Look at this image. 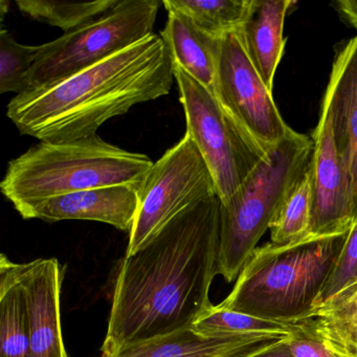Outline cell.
<instances>
[{"label": "cell", "instance_id": "6da1fadb", "mask_svg": "<svg viewBox=\"0 0 357 357\" xmlns=\"http://www.w3.org/2000/svg\"><path fill=\"white\" fill-rule=\"evenodd\" d=\"M218 196L169 223L147 245L124 257L114 282L102 354L193 328L214 305L220 250Z\"/></svg>", "mask_w": 357, "mask_h": 357}, {"label": "cell", "instance_id": "7a4b0ae2", "mask_svg": "<svg viewBox=\"0 0 357 357\" xmlns=\"http://www.w3.org/2000/svg\"><path fill=\"white\" fill-rule=\"evenodd\" d=\"M174 64L162 35L45 89L16 95L7 116L22 135L63 143L97 135L110 119L170 93Z\"/></svg>", "mask_w": 357, "mask_h": 357}, {"label": "cell", "instance_id": "3957f363", "mask_svg": "<svg viewBox=\"0 0 357 357\" xmlns=\"http://www.w3.org/2000/svg\"><path fill=\"white\" fill-rule=\"evenodd\" d=\"M154 162L145 154L96 135L63 143L41 142L14 158L0 190L22 217L51 198L110 185L142 187Z\"/></svg>", "mask_w": 357, "mask_h": 357}, {"label": "cell", "instance_id": "277c9868", "mask_svg": "<svg viewBox=\"0 0 357 357\" xmlns=\"http://www.w3.org/2000/svg\"><path fill=\"white\" fill-rule=\"evenodd\" d=\"M347 234H309L289 245L269 241L257 248L231 294L218 306L273 321L294 323L304 319L317 305Z\"/></svg>", "mask_w": 357, "mask_h": 357}, {"label": "cell", "instance_id": "5b68a950", "mask_svg": "<svg viewBox=\"0 0 357 357\" xmlns=\"http://www.w3.org/2000/svg\"><path fill=\"white\" fill-rule=\"evenodd\" d=\"M313 142L294 131L278 144L235 195L221 204L218 275L235 281L275 215L310 166Z\"/></svg>", "mask_w": 357, "mask_h": 357}, {"label": "cell", "instance_id": "8992f818", "mask_svg": "<svg viewBox=\"0 0 357 357\" xmlns=\"http://www.w3.org/2000/svg\"><path fill=\"white\" fill-rule=\"evenodd\" d=\"M160 5L158 0H119L97 20L40 45L24 93L61 82L147 38Z\"/></svg>", "mask_w": 357, "mask_h": 357}, {"label": "cell", "instance_id": "52a82bcc", "mask_svg": "<svg viewBox=\"0 0 357 357\" xmlns=\"http://www.w3.org/2000/svg\"><path fill=\"white\" fill-rule=\"evenodd\" d=\"M174 78L187 133L212 173L221 204H225L269 153L239 126L208 89L177 66Z\"/></svg>", "mask_w": 357, "mask_h": 357}, {"label": "cell", "instance_id": "ba28073f", "mask_svg": "<svg viewBox=\"0 0 357 357\" xmlns=\"http://www.w3.org/2000/svg\"><path fill=\"white\" fill-rule=\"evenodd\" d=\"M218 196L212 173L189 133L154 162L139 192L126 257L147 245L190 208Z\"/></svg>", "mask_w": 357, "mask_h": 357}, {"label": "cell", "instance_id": "9c48e42d", "mask_svg": "<svg viewBox=\"0 0 357 357\" xmlns=\"http://www.w3.org/2000/svg\"><path fill=\"white\" fill-rule=\"evenodd\" d=\"M215 97L267 153L294 131L250 62L238 31L221 38Z\"/></svg>", "mask_w": 357, "mask_h": 357}, {"label": "cell", "instance_id": "30bf717a", "mask_svg": "<svg viewBox=\"0 0 357 357\" xmlns=\"http://www.w3.org/2000/svg\"><path fill=\"white\" fill-rule=\"evenodd\" d=\"M310 172L312 181V221L310 235L347 234L354 221L350 177L338 153L327 104L321 100L319 121L312 131Z\"/></svg>", "mask_w": 357, "mask_h": 357}, {"label": "cell", "instance_id": "8fae6325", "mask_svg": "<svg viewBox=\"0 0 357 357\" xmlns=\"http://www.w3.org/2000/svg\"><path fill=\"white\" fill-rule=\"evenodd\" d=\"M28 307L30 357H68L60 319L61 267L55 258L17 263Z\"/></svg>", "mask_w": 357, "mask_h": 357}, {"label": "cell", "instance_id": "7c38bea8", "mask_svg": "<svg viewBox=\"0 0 357 357\" xmlns=\"http://www.w3.org/2000/svg\"><path fill=\"white\" fill-rule=\"evenodd\" d=\"M139 190L131 185H110L51 198L22 216L47 222L89 220L112 225L130 233L137 218Z\"/></svg>", "mask_w": 357, "mask_h": 357}, {"label": "cell", "instance_id": "4fadbf2b", "mask_svg": "<svg viewBox=\"0 0 357 357\" xmlns=\"http://www.w3.org/2000/svg\"><path fill=\"white\" fill-rule=\"evenodd\" d=\"M334 141L346 166L357 215V35L335 52L323 97Z\"/></svg>", "mask_w": 357, "mask_h": 357}, {"label": "cell", "instance_id": "5bb4252c", "mask_svg": "<svg viewBox=\"0 0 357 357\" xmlns=\"http://www.w3.org/2000/svg\"><path fill=\"white\" fill-rule=\"evenodd\" d=\"M292 3L291 0H256L250 18L238 31L250 62L271 93L285 49L284 24Z\"/></svg>", "mask_w": 357, "mask_h": 357}, {"label": "cell", "instance_id": "9a60e30c", "mask_svg": "<svg viewBox=\"0 0 357 357\" xmlns=\"http://www.w3.org/2000/svg\"><path fill=\"white\" fill-rule=\"evenodd\" d=\"M275 342L256 335L206 336L190 329L101 357H242Z\"/></svg>", "mask_w": 357, "mask_h": 357}, {"label": "cell", "instance_id": "2e32d148", "mask_svg": "<svg viewBox=\"0 0 357 357\" xmlns=\"http://www.w3.org/2000/svg\"><path fill=\"white\" fill-rule=\"evenodd\" d=\"M168 22L160 33L173 64L215 96L221 38L198 28L189 17L169 10Z\"/></svg>", "mask_w": 357, "mask_h": 357}, {"label": "cell", "instance_id": "e0dca14e", "mask_svg": "<svg viewBox=\"0 0 357 357\" xmlns=\"http://www.w3.org/2000/svg\"><path fill=\"white\" fill-rule=\"evenodd\" d=\"M294 323L334 357H357V280Z\"/></svg>", "mask_w": 357, "mask_h": 357}, {"label": "cell", "instance_id": "ac0fdd59", "mask_svg": "<svg viewBox=\"0 0 357 357\" xmlns=\"http://www.w3.org/2000/svg\"><path fill=\"white\" fill-rule=\"evenodd\" d=\"M0 357H30L28 307L17 263L0 258Z\"/></svg>", "mask_w": 357, "mask_h": 357}, {"label": "cell", "instance_id": "d6986e66", "mask_svg": "<svg viewBox=\"0 0 357 357\" xmlns=\"http://www.w3.org/2000/svg\"><path fill=\"white\" fill-rule=\"evenodd\" d=\"M256 0H165L167 11L179 12L212 36L237 32L244 26Z\"/></svg>", "mask_w": 357, "mask_h": 357}, {"label": "cell", "instance_id": "ffe728a7", "mask_svg": "<svg viewBox=\"0 0 357 357\" xmlns=\"http://www.w3.org/2000/svg\"><path fill=\"white\" fill-rule=\"evenodd\" d=\"M192 329L202 335H256L282 340L298 331L296 323L262 319L237 311L213 306L195 321Z\"/></svg>", "mask_w": 357, "mask_h": 357}, {"label": "cell", "instance_id": "44dd1931", "mask_svg": "<svg viewBox=\"0 0 357 357\" xmlns=\"http://www.w3.org/2000/svg\"><path fill=\"white\" fill-rule=\"evenodd\" d=\"M118 3L119 0L74 3L49 0H16V6L24 15L61 29L66 33L73 32L97 20Z\"/></svg>", "mask_w": 357, "mask_h": 357}, {"label": "cell", "instance_id": "7402d4cb", "mask_svg": "<svg viewBox=\"0 0 357 357\" xmlns=\"http://www.w3.org/2000/svg\"><path fill=\"white\" fill-rule=\"evenodd\" d=\"M312 221V181L310 166L269 225L271 242L284 246L305 239Z\"/></svg>", "mask_w": 357, "mask_h": 357}, {"label": "cell", "instance_id": "603a6c76", "mask_svg": "<svg viewBox=\"0 0 357 357\" xmlns=\"http://www.w3.org/2000/svg\"><path fill=\"white\" fill-rule=\"evenodd\" d=\"M39 50L40 45L30 47L17 43L3 26L0 31V93L20 95L26 91Z\"/></svg>", "mask_w": 357, "mask_h": 357}, {"label": "cell", "instance_id": "cb8c5ba5", "mask_svg": "<svg viewBox=\"0 0 357 357\" xmlns=\"http://www.w3.org/2000/svg\"><path fill=\"white\" fill-rule=\"evenodd\" d=\"M355 280H357V215L350 231L347 234L337 260L317 298V305L325 302Z\"/></svg>", "mask_w": 357, "mask_h": 357}, {"label": "cell", "instance_id": "d4e9b609", "mask_svg": "<svg viewBox=\"0 0 357 357\" xmlns=\"http://www.w3.org/2000/svg\"><path fill=\"white\" fill-rule=\"evenodd\" d=\"M294 357H334L317 338L307 334L298 326V331L286 338Z\"/></svg>", "mask_w": 357, "mask_h": 357}, {"label": "cell", "instance_id": "484cf974", "mask_svg": "<svg viewBox=\"0 0 357 357\" xmlns=\"http://www.w3.org/2000/svg\"><path fill=\"white\" fill-rule=\"evenodd\" d=\"M242 357H294L291 351L288 348L286 340H278L271 342L267 346L262 347L250 354L244 355Z\"/></svg>", "mask_w": 357, "mask_h": 357}, {"label": "cell", "instance_id": "4316f807", "mask_svg": "<svg viewBox=\"0 0 357 357\" xmlns=\"http://www.w3.org/2000/svg\"><path fill=\"white\" fill-rule=\"evenodd\" d=\"M334 6L342 20L357 30V0H337Z\"/></svg>", "mask_w": 357, "mask_h": 357}, {"label": "cell", "instance_id": "83f0119b", "mask_svg": "<svg viewBox=\"0 0 357 357\" xmlns=\"http://www.w3.org/2000/svg\"><path fill=\"white\" fill-rule=\"evenodd\" d=\"M10 3H8V1H6V0H1L0 1V16H1V20H3V18H5L6 13L8 12V9H9Z\"/></svg>", "mask_w": 357, "mask_h": 357}]
</instances>
